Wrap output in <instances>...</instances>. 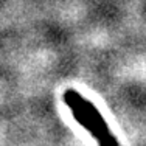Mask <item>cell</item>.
<instances>
[{
	"label": "cell",
	"instance_id": "1",
	"mask_svg": "<svg viewBox=\"0 0 146 146\" xmlns=\"http://www.w3.org/2000/svg\"><path fill=\"white\" fill-rule=\"evenodd\" d=\"M64 104L72 112V117L81 124L87 132H90L98 146H120L117 137L110 132L109 124L106 123L103 113L90 100L75 89H67L62 93Z\"/></svg>",
	"mask_w": 146,
	"mask_h": 146
}]
</instances>
